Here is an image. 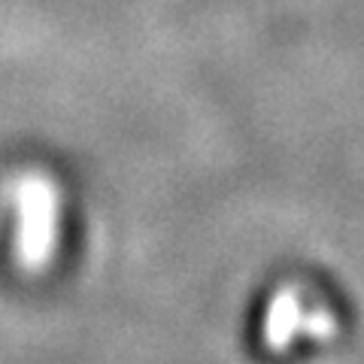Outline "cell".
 <instances>
[{"mask_svg": "<svg viewBox=\"0 0 364 364\" xmlns=\"http://www.w3.org/2000/svg\"><path fill=\"white\" fill-rule=\"evenodd\" d=\"M58 237V198L40 176H31L18 188V258L28 267H40L55 252Z\"/></svg>", "mask_w": 364, "mask_h": 364, "instance_id": "2", "label": "cell"}, {"mask_svg": "<svg viewBox=\"0 0 364 364\" xmlns=\"http://www.w3.org/2000/svg\"><path fill=\"white\" fill-rule=\"evenodd\" d=\"M349 334V310L331 282L313 270H282L258 291L249 343L261 358L298 361L325 355Z\"/></svg>", "mask_w": 364, "mask_h": 364, "instance_id": "1", "label": "cell"}]
</instances>
